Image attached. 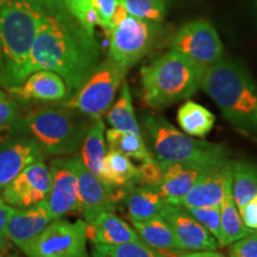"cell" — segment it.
<instances>
[{"instance_id":"obj_1","label":"cell","mask_w":257,"mask_h":257,"mask_svg":"<svg viewBox=\"0 0 257 257\" xmlns=\"http://www.w3.org/2000/svg\"><path fill=\"white\" fill-rule=\"evenodd\" d=\"M100 46L94 34L86 30L70 14L43 15L32 46L28 76L50 70L64 80L73 95L100 64Z\"/></svg>"},{"instance_id":"obj_2","label":"cell","mask_w":257,"mask_h":257,"mask_svg":"<svg viewBox=\"0 0 257 257\" xmlns=\"http://www.w3.org/2000/svg\"><path fill=\"white\" fill-rule=\"evenodd\" d=\"M200 87L233 126L257 133V83L242 64L219 60L205 69Z\"/></svg>"},{"instance_id":"obj_3","label":"cell","mask_w":257,"mask_h":257,"mask_svg":"<svg viewBox=\"0 0 257 257\" xmlns=\"http://www.w3.org/2000/svg\"><path fill=\"white\" fill-rule=\"evenodd\" d=\"M42 17L28 0H0V85L4 88L21 85L28 78L29 57Z\"/></svg>"},{"instance_id":"obj_4","label":"cell","mask_w":257,"mask_h":257,"mask_svg":"<svg viewBox=\"0 0 257 257\" xmlns=\"http://www.w3.org/2000/svg\"><path fill=\"white\" fill-rule=\"evenodd\" d=\"M91 120L62 105L44 106L28 112L14 127L17 134L32 138L44 155H69L80 149Z\"/></svg>"},{"instance_id":"obj_5","label":"cell","mask_w":257,"mask_h":257,"mask_svg":"<svg viewBox=\"0 0 257 257\" xmlns=\"http://www.w3.org/2000/svg\"><path fill=\"white\" fill-rule=\"evenodd\" d=\"M205 69L178 51H168L141 69L144 101L162 108L188 99L200 87Z\"/></svg>"},{"instance_id":"obj_6","label":"cell","mask_w":257,"mask_h":257,"mask_svg":"<svg viewBox=\"0 0 257 257\" xmlns=\"http://www.w3.org/2000/svg\"><path fill=\"white\" fill-rule=\"evenodd\" d=\"M142 125L160 162H192L216 167L231 161L230 150L223 144L195 140L176 128L162 115L144 114Z\"/></svg>"},{"instance_id":"obj_7","label":"cell","mask_w":257,"mask_h":257,"mask_svg":"<svg viewBox=\"0 0 257 257\" xmlns=\"http://www.w3.org/2000/svg\"><path fill=\"white\" fill-rule=\"evenodd\" d=\"M127 69L111 59L102 61L78 91L62 102L64 107L82 113L89 119L102 118L110 110Z\"/></svg>"},{"instance_id":"obj_8","label":"cell","mask_w":257,"mask_h":257,"mask_svg":"<svg viewBox=\"0 0 257 257\" xmlns=\"http://www.w3.org/2000/svg\"><path fill=\"white\" fill-rule=\"evenodd\" d=\"M85 220L54 219L21 250L28 257H89Z\"/></svg>"},{"instance_id":"obj_9","label":"cell","mask_w":257,"mask_h":257,"mask_svg":"<svg viewBox=\"0 0 257 257\" xmlns=\"http://www.w3.org/2000/svg\"><path fill=\"white\" fill-rule=\"evenodd\" d=\"M159 29L154 22L127 16L110 30L108 59L128 70L149 53Z\"/></svg>"},{"instance_id":"obj_10","label":"cell","mask_w":257,"mask_h":257,"mask_svg":"<svg viewBox=\"0 0 257 257\" xmlns=\"http://www.w3.org/2000/svg\"><path fill=\"white\" fill-rule=\"evenodd\" d=\"M170 48L202 68L218 62L224 54L216 29L204 19L189 22L180 28L170 40Z\"/></svg>"},{"instance_id":"obj_11","label":"cell","mask_w":257,"mask_h":257,"mask_svg":"<svg viewBox=\"0 0 257 257\" xmlns=\"http://www.w3.org/2000/svg\"><path fill=\"white\" fill-rule=\"evenodd\" d=\"M78 157H59L51 162L50 189L47 202L53 219L79 211Z\"/></svg>"},{"instance_id":"obj_12","label":"cell","mask_w":257,"mask_h":257,"mask_svg":"<svg viewBox=\"0 0 257 257\" xmlns=\"http://www.w3.org/2000/svg\"><path fill=\"white\" fill-rule=\"evenodd\" d=\"M50 170L43 160L31 163L3 188V199L12 207H30L47 200Z\"/></svg>"},{"instance_id":"obj_13","label":"cell","mask_w":257,"mask_h":257,"mask_svg":"<svg viewBox=\"0 0 257 257\" xmlns=\"http://www.w3.org/2000/svg\"><path fill=\"white\" fill-rule=\"evenodd\" d=\"M159 214L168 223L180 248L184 251L217 250L219 248L216 238L185 208L163 199Z\"/></svg>"},{"instance_id":"obj_14","label":"cell","mask_w":257,"mask_h":257,"mask_svg":"<svg viewBox=\"0 0 257 257\" xmlns=\"http://www.w3.org/2000/svg\"><path fill=\"white\" fill-rule=\"evenodd\" d=\"M79 186V212L86 223H91L102 212H113L117 207L114 189L108 188L98 176L82 165L80 156L76 162Z\"/></svg>"},{"instance_id":"obj_15","label":"cell","mask_w":257,"mask_h":257,"mask_svg":"<svg viewBox=\"0 0 257 257\" xmlns=\"http://www.w3.org/2000/svg\"><path fill=\"white\" fill-rule=\"evenodd\" d=\"M44 153L32 138L12 134L0 143V191L31 163L43 160Z\"/></svg>"},{"instance_id":"obj_16","label":"cell","mask_w":257,"mask_h":257,"mask_svg":"<svg viewBox=\"0 0 257 257\" xmlns=\"http://www.w3.org/2000/svg\"><path fill=\"white\" fill-rule=\"evenodd\" d=\"M230 173L231 161L226 165L212 167L185 195L168 202L182 208L220 206Z\"/></svg>"},{"instance_id":"obj_17","label":"cell","mask_w":257,"mask_h":257,"mask_svg":"<svg viewBox=\"0 0 257 257\" xmlns=\"http://www.w3.org/2000/svg\"><path fill=\"white\" fill-rule=\"evenodd\" d=\"M53 220L47 200L30 207H12L6 224L5 237L22 249Z\"/></svg>"},{"instance_id":"obj_18","label":"cell","mask_w":257,"mask_h":257,"mask_svg":"<svg viewBox=\"0 0 257 257\" xmlns=\"http://www.w3.org/2000/svg\"><path fill=\"white\" fill-rule=\"evenodd\" d=\"M6 91L22 101L57 102L69 98L64 80L56 73L44 69L31 73L21 85Z\"/></svg>"},{"instance_id":"obj_19","label":"cell","mask_w":257,"mask_h":257,"mask_svg":"<svg viewBox=\"0 0 257 257\" xmlns=\"http://www.w3.org/2000/svg\"><path fill=\"white\" fill-rule=\"evenodd\" d=\"M160 162V161H159ZM162 181L156 191L167 201L181 198L212 167L192 162H160Z\"/></svg>"},{"instance_id":"obj_20","label":"cell","mask_w":257,"mask_h":257,"mask_svg":"<svg viewBox=\"0 0 257 257\" xmlns=\"http://www.w3.org/2000/svg\"><path fill=\"white\" fill-rule=\"evenodd\" d=\"M86 236L93 244H121L141 240L136 231L113 212H102L91 223H86Z\"/></svg>"},{"instance_id":"obj_21","label":"cell","mask_w":257,"mask_h":257,"mask_svg":"<svg viewBox=\"0 0 257 257\" xmlns=\"http://www.w3.org/2000/svg\"><path fill=\"white\" fill-rule=\"evenodd\" d=\"M131 221L150 219L159 214L163 198L156 189L130 182L123 187V199Z\"/></svg>"},{"instance_id":"obj_22","label":"cell","mask_w":257,"mask_h":257,"mask_svg":"<svg viewBox=\"0 0 257 257\" xmlns=\"http://www.w3.org/2000/svg\"><path fill=\"white\" fill-rule=\"evenodd\" d=\"M220 225H221V244L223 246L231 245L233 242L246 236L251 232L242 219L238 207L233 200L232 189H231V173L227 178L226 188H225V194L221 201L220 206Z\"/></svg>"},{"instance_id":"obj_23","label":"cell","mask_w":257,"mask_h":257,"mask_svg":"<svg viewBox=\"0 0 257 257\" xmlns=\"http://www.w3.org/2000/svg\"><path fill=\"white\" fill-rule=\"evenodd\" d=\"M105 134L106 130L102 118L92 119L80 147V160L82 165L98 178H100L102 163L106 155Z\"/></svg>"},{"instance_id":"obj_24","label":"cell","mask_w":257,"mask_h":257,"mask_svg":"<svg viewBox=\"0 0 257 257\" xmlns=\"http://www.w3.org/2000/svg\"><path fill=\"white\" fill-rule=\"evenodd\" d=\"M133 225L140 238L152 248L156 250L184 251L180 248L175 234L168 223L160 214L147 220L133 221Z\"/></svg>"},{"instance_id":"obj_25","label":"cell","mask_w":257,"mask_h":257,"mask_svg":"<svg viewBox=\"0 0 257 257\" xmlns=\"http://www.w3.org/2000/svg\"><path fill=\"white\" fill-rule=\"evenodd\" d=\"M231 189L238 210L257 195V165L244 160L231 161Z\"/></svg>"},{"instance_id":"obj_26","label":"cell","mask_w":257,"mask_h":257,"mask_svg":"<svg viewBox=\"0 0 257 257\" xmlns=\"http://www.w3.org/2000/svg\"><path fill=\"white\" fill-rule=\"evenodd\" d=\"M176 119L185 134L202 138L210 134L214 126L216 117L210 110L194 101H186L180 106Z\"/></svg>"},{"instance_id":"obj_27","label":"cell","mask_w":257,"mask_h":257,"mask_svg":"<svg viewBox=\"0 0 257 257\" xmlns=\"http://www.w3.org/2000/svg\"><path fill=\"white\" fill-rule=\"evenodd\" d=\"M135 174H136V167L133 165L130 157L113 149L106 152L99 179L108 188L117 189L124 187L134 181Z\"/></svg>"},{"instance_id":"obj_28","label":"cell","mask_w":257,"mask_h":257,"mask_svg":"<svg viewBox=\"0 0 257 257\" xmlns=\"http://www.w3.org/2000/svg\"><path fill=\"white\" fill-rule=\"evenodd\" d=\"M185 251L178 250H156L143 242L142 239L136 242L121 244H93L92 257H178Z\"/></svg>"},{"instance_id":"obj_29","label":"cell","mask_w":257,"mask_h":257,"mask_svg":"<svg viewBox=\"0 0 257 257\" xmlns=\"http://www.w3.org/2000/svg\"><path fill=\"white\" fill-rule=\"evenodd\" d=\"M107 121L112 128H115V130L142 135L141 134V126L134 111L130 88H128L126 82L121 83L119 98L107 111Z\"/></svg>"},{"instance_id":"obj_30","label":"cell","mask_w":257,"mask_h":257,"mask_svg":"<svg viewBox=\"0 0 257 257\" xmlns=\"http://www.w3.org/2000/svg\"><path fill=\"white\" fill-rule=\"evenodd\" d=\"M110 149L117 150L125 156L138 161H148L154 159V155L148 149L142 135H137L126 131L108 128L105 134Z\"/></svg>"},{"instance_id":"obj_31","label":"cell","mask_w":257,"mask_h":257,"mask_svg":"<svg viewBox=\"0 0 257 257\" xmlns=\"http://www.w3.org/2000/svg\"><path fill=\"white\" fill-rule=\"evenodd\" d=\"M131 17L148 22H161L166 15L165 0H119Z\"/></svg>"},{"instance_id":"obj_32","label":"cell","mask_w":257,"mask_h":257,"mask_svg":"<svg viewBox=\"0 0 257 257\" xmlns=\"http://www.w3.org/2000/svg\"><path fill=\"white\" fill-rule=\"evenodd\" d=\"M193 217L200 223L202 226L221 244V225H220V210L219 206H207V207H194L185 208Z\"/></svg>"},{"instance_id":"obj_33","label":"cell","mask_w":257,"mask_h":257,"mask_svg":"<svg viewBox=\"0 0 257 257\" xmlns=\"http://www.w3.org/2000/svg\"><path fill=\"white\" fill-rule=\"evenodd\" d=\"M69 14L75 17L86 30L94 34V27L99 25V18L92 0H64Z\"/></svg>"},{"instance_id":"obj_34","label":"cell","mask_w":257,"mask_h":257,"mask_svg":"<svg viewBox=\"0 0 257 257\" xmlns=\"http://www.w3.org/2000/svg\"><path fill=\"white\" fill-rule=\"evenodd\" d=\"M162 175L161 163L154 157L152 160L143 161L142 165L136 167V174L133 182L135 185L157 189L162 181Z\"/></svg>"},{"instance_id":"obj_35","label":"cell","mask_w":257,"mask_h":257,"mask_svg":"<svg viewBox=\"0 0 257 257\" xmlns=\"http://www.w3.org/2000/svg\"><path fill=\"white\" fill-rule=\"evenodd\" d=\"M21 118L17 101L0 91V127L14 126Z\"/></svg>"},{"instance_id":"obj_36","label":"cell","mask_w":257,"mask_h":257,"mask_svg":"<svg viewBox=\"0 0 257 257\" xmlns=\"http://www.w3.org/2000/svg\"><path fill=\"white\" fill-rule=\"evenodd\" d=\"M230 257H257V230L231 244Z\"/></svg>"},{"instance_id":"obj_37","label":"cell","mask_w":257,"mask_h":257,"mask_svg":"<svg viewBox=\"0 0 257 257\" xmlns=\"http://www.w3.org/2000/svg\"><path fill=\"white\" fill-rule=\"evenodd\" d=\"M93 8L99 18V25L105 30L110 32L111 30V18L115 8H117L118 0H92Z\"/></svg>"},{"instance_id":"obj_38","label":"cell","mask_w":257,"mask_h":257,"mask_svg":"<svg viewBox=\"0 0 257 257\" xmlns=\"http://www.w3.org/2000/svg\"><path fill=\"white\" fill-rule=\"evenodd\" d=\"M41 14L49 16H62L69 14L64 0H28Z\"/></svg>"},{"instance_id":"obj_39","label":"cell","mask_w":257,"mask_h":257,"mask_svg":"<svg viewBox=\"0 0 257 257\" xmlns=\"http://www.w3.org/2000/svg\"><path fill=\"white\" fill-rule=\"evenodd\" d=\"M244 224L251 230H257V195L253 197L248 204L239 208Z\"/></svg>"},{"instance_id":"obj_40","label":"cell","mask_w":257,"mask_h":257,"mask_svg":"<svg viewBox=\"0 0 257 257\" xmlns=\"http://www.w3.org/2000/svg\"><path fill=\"white\" fill-rule=\"evenodd\" d=\"M11 210L12 206L6 204L4 199L0 198V236L5 237L6 224H8L10 214H11Z\"/></svg>"},{"instance_id":"obj_41","label":"cell","mask_w":257,"mask_h":257,"mask_svg":"<svg viewBox=\"0 0 257 257\" xmlns=\"http://www.w3.org/2000/svg\"><path fill=\"white\" fill-rule=\"evenodd\" d=\"M128 16L126 9H125V6L121 4V3L118 0V4H117V8H115L113 15H112V18H111V28L115 27V25H118L120 23V22H123L125 18H126Z\"/></svg>"},{"instance_id":"obj_42","label":"cell","mask_w":257,"mask_h":257,"mask_svg":"<svg viewBox=\"0 0 257 257\" xmlns=\"http://www.w3.org/2000/svg\"><path fill=\"white\" fill-rule=\"evenodd\" d=\"M178 257H225L221 252L217 250H199V251H185L180 253Z\"/></svg>"},{"instance_id":"obj_43","label":"cell","mask_w":257,"mask_h":257,"mask_svg":"<svg viewBox=\"0 0 257 257\" xmlns=\"http://www.w3.org/2000/svg\"><path fill=\"white\" fill-rule=\"evenodd\" d=\"M15 127L14 126H4L0 127V143H3L6 138H9L12 134H15Z\"/></svg>"},{"instance_id":"obj_44","label":"cell","mask_w":257,"mask_h":257,"mask_svg":"<svg viewBox=\"0 0 257 257\" xmlns=\"http://www.w3.org/2000/svg\"><path fill=\"white\" fill-rule=\"evenodd\" d=\"M9 244H8V238L4 236H0V252L8 251Z\"/></svg>"},{"instance_id":"obj_45","label":"cell","mask_w":257,"mask_h":257,"mask_svg":"<svg viewBox=\"0 0 257 257\" xmlns=\"http://www.w3.org/2000/svg\"><path fill=\"white\" fill-rule=\"evenodd\" d=\"M0 257H18V256L15 255V253H10L8 251H3V252H0Z\"/></svg>"},{"instance_id":"obj_46","label":"cell","mask_w":257,"mask_h":257,"mask_svg":"<svg viewBox=\"0 0 257 257\" xmlns=\"http://www.w3.org/2000/svg\"><path fill=\"white\" fill-rule=\"evenodd\" d=\"M3 69V56H2V48H0V74H2Z\"/></svg>"}]
</instances>
